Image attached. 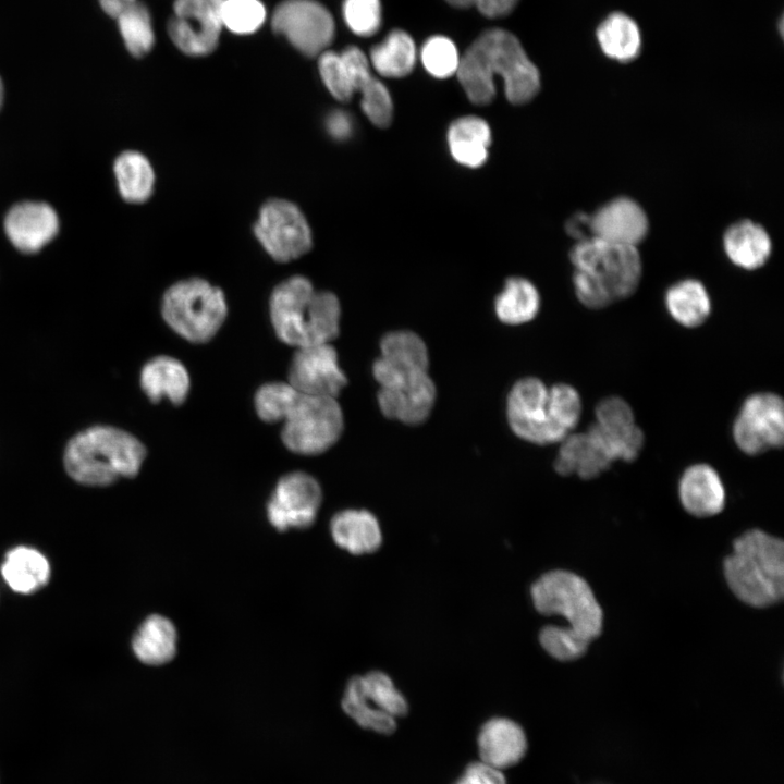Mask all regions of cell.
Here are the masks:
<instances>
[{"instance_id":"cell-1","label":"cell","mask_w":784,"mask_h":784,"mask_svg":"<svg viewBox=\"0 0 784 784\" xmlns=\"http://www.w3.org/2000/svg\"><path fill=\"white\" fill-rule=\"evenodd\" d=\"M456 76L477 106L493 100L495 76L502 78L505 96L513 105L532 100L541 85L539 71L519 40L501 28L486 30L469 46L460 59Z\"/></svg>"},{"instance_id":"cell-14","label":"cell","mask_w":784,"mask_h":784,"mask_svg":"<svg viewBox=\"0 0 784 784\" xmlns=\"http://www.w3.org/2000/svg\"><path fill=\"white\" fill-rule=\"evenodd\" d=\"M224 0H174L167 30L172 42L185 54L201 57L218 46L222 29Z\"/></svg>"},{"instance_id":"cell-6","label":"cell","mask_w":784,"mask_h":784,"mask_svg":"<svg viewBox=\"0 0 784 784\" xmlns=\"http://www.w3.org/2000/svg\"><path fill=\"white\" fill-rule=\"evenodd\" d=\"M146 449L130 432L112 426L88 427L68 442L63 465L76 482L106 487L118 479L135 477L143 465Z\"/></svg>"},{"instance_id":"cell-16","label":"cell","mask_w":784,"mask_h":784,"mask_svg":"<svg viewBox=\"0 0 784 784\" xmlns=\"http://www.w3.org/2000/svg\"><path fill=\"white\" fill-rule=\"evenodd\" d=\"M596 421L587 429L604 448L613 462H634L645 444L630 405L624 399L607 396L597 404Z\"/></svg>"},{"instance_id":"cell-26","label":"cell","mask_w":784,"mask_h":784,"mask_svg":"<svg viewBox=\"0 0 784 784\" xmlns=\"http://www.w3.org/2000/svg\"><path fill=\"white\" fill-rule=\"evenodd\" d=\"M333 541L352 554L376 551L382 542L379 523L366 510H344L336 513L330 523Z\"/></svg>"},{"instance_id":"cell-3","label":"cell","mask_w":784,"mask_h":784,"mask_svg":"<svg viewBox=\"0 0 784 784\" xmlns=\"http://www.w3.org/2000/svg\"><path fill=\"white\" fill-rule=\"evenodd\" d=\"M255 408L266 422L283 424L281 439L292 452L316 455L330 449L341 437L343 414L336 397L310 395L287 382L261 385Z\"/></svg>"},{"instance_id":"cell-33","label":"cell","mask_w":784,"mask_h":784,"mask_svg":"<svg viewBox=\"0 0 784 784\" xmlns=\"http://www.w3.org/2000/svg\"><path fill=\"white\" fill-rule=\"evenodd\" d=\"M113 171L121 197L131 204H142L154 192L155 172L149 160L136 150H125L114 160Z\"/></svg>"},{"instance_id":"cell-43","label":"cell","mask_w":784,"mask_h":784,"mask_svg":"<svg viewBox=\"0 0 784 784\" xmlns=\"http://www.w3.org/2000/svg\"><path fill=\"white\" fill-rule=\"evenodd\" d=\"M454 784H507L501 770L481 761L468 764Z\"/></svg>"},{"instance_id":"cell-48","label":"cell","mask_w":784,"mask_h":784,"mask_svg":"<svg viewBox=\"0 0 784 784\" xmlns=\"http://www.w3.org/2000/svg\"><path fill=\"white\" fill-rule=\"evenodd\" d=\"M3 99H4V85H3L2 78L0 77V109L3 105Z\"/></svg>"},{"instance_id":"cell-39","label":"cell","mask_w":784,"mask_h":784,"mask_svg":"<svg viewBox=\"0 0 784 784\" xmlns=\"http://www.w3.org/2000/svg\"><path fill=\"white\" fill-rule=\"evenodd\" d=\"M266 8L259 0H224L221 7L222 26L235 34H252L266 20Z\"/></svg>"},{"instance_id":"cell-10","label":"cell","mask_w":784,"mask_h":784,"mask_svg":"<svg viewBox=\"0 0 784 784\" xmlns=\"http://www.w3.org/2000/svg\"><path fill=\"white\" fill-rule=\"evenodd\" d=\"M254 233L268 255L279 262L305 255L313 245L307 219L295 204L285 199H270L261 206Z\"/></svg>"},{"instance_id":"cell-17","label":"cell","mask_w":784,"mask_h":784,"mask_svg":"<svg viewBox=\"0 0 784 784\" xmlns=\"http://www.w3.org/2000/svg\"><path fill=\"white\" fill-rule=\"evenodd\" d=\"M289 384L299 392L336 397L347 379L338 363L331 343L296 348L290 367Z\"/></svg>"},{"instance_id":"cell-41","label":"cell","mask_w":784,"mask_h":784,"mask_svg":"<svg viewBox=\"0 0 784 784\" xmlns=\"http://www.w3.org/2000/svg\"><path fill=\"white\" fill-rule=\"evenodd\" d=\"M342 11L347 27L357 36L370 37L381 26L380 0H344Z\"/></svg>"},{"instance_id":"cell-4","label":"cell","mask_w":784,"mask_h":784,"mask_svg":"<svg viewBox=\"0 0 784 784\" xmlns=\"http://www.w3.org/2000/svg\"><path fill=\"white\" fill-rule=\"evenodd\" d=\"M569 258L576 297L589 309H603L629 297L641 281L637 247L589 237L576 242Z\"/></svg>"},{"instance_id":"cell-21","label":"cell","mask_w":784,"mask_h":784,"mask_svg":"<svg viewBox=\"0 0 784 784\" xmlns=\"http://www.w3.org/2000/svg\"><path fill=\"white\" fill-rule=\"evenodd\" d=\"M477 745L480 761L501 771L517 764L528 748L523 727L502 716L492 718L481 726Z\"/></svg>"},{"instance_id":"cell-45","label":"cell","mask_w":784,"mask_h":784,"mask_svg":"<svg viewBox=\"0 0 784 784\" xmlns=\"http://www.w3.org/2000/svg\"><path fill=\"white\" fill-rule=\"evenodd\" d=\"M565 230L577 242L591 237L590 215L584 212L573 215L566 221Z\"/></svg>"},{"instance_id":"cell-34","label":"cell","mask_w":784,"mask_h":784,"mask_svg":"<svg viewBox=\"0 0 784 784\" xmlns=\"http://www.w3.org/2000/svg\"><path fill=\"white\" fill-rule=\"evenodd\" d=\"M370 65L384 77L400 78L408 75L416 63V47L406 32L394 29L369 54Z\"/></svg>"},{"instance_id":"cell-23","label":"cell","mask_w":784,"mask_h":784,"mask_svg":"<svg viewBox=\"0 0 784 784\" xmlns=\"http://www.w3.org/2000/svg\"><path fill=\"white\" fill-rule=\"evenodd\" d=\"M560 443L554 469L562 476L575 474L585 480L595 479L613 464L607 451L588 430L571 433Z\"/></svg>"},{"instance_id":"cell-40","label":"cell","mask_w":784,"mask_h":784,"mask_svg":"<svg viewBox=\"0 0 784 784\" xmlns=\"http://www.w3.org/2000/svg\"><path fill=\"white\" fill-rule=\"evenodd\" d=\"M360 107L368 120L378 127H387L393 118V101L385 85L371 76L359 89Z\"/></svg>"},{"instance_id":"cell-29","label":"cell","mask_w":784,"mask_h":784,"mask_svg":"<svg viewBox=\"0 0 784 784\" xmlns=\"http://www.w3.org/2000/svg\"><path fill=\"white\" fill-rule=\"evenodd\" d=\"M50 564L38 550L17 546L4 556L1 574L9 587L19 593H33L50 578Z\"/></svg>"},{"instance_id":"cell-31","label":"cell","mask_w":784,"mask_h":784,"mask_svg":"<svg viewBox=\"0 0 784 784\" xmlns=\"http://www.w3.org/2000/svg\"><path fill=\"white\" fill-rule=\"evenodd\" d=\"M664 303L672 319L685 328H697L711 314V299L706 286L696 279H684L665 292Z\"/></svg>"},{"instance_id":"cell-9","label":"cell","mask_w":784,"mask_h":784,"mask_svg":"<svg viewBox=\"0 0 784 784\" xmlns=\"http://www.w3.org/2000/svg\"><path fill=\"white\" fill-rule=\"evenodd\" d=\"M342 708L360 727L382 735L393 734L396 719L408 711V703L392 679L372 671L352 677L345 687Z\"/></svg>"},{"instance_id":"cell-13","label":"cell","mask_w":784,"mask_h":784,"mask_svg":"<svg viewBox=\"0 0 784 784\" xmlns=\"http://www.w3.org/2000/svg\"><path fill=\"white\" fill-rule=\"evenodd\" d=\"M506 414L513 432L525 441L543 445L564 440L550 417L549 388L538 378L527 377L514 383Z\"/></svg>"},{"instance_id":"cell-47","label":"cell","mask_w":784,"mask_h":784,"mask_svg":"<svg viewBox=\"0 0 784 784\" xmlns=\"http://www.w3.org/2000/svg\"><path fill=\"white\" fill-rule=\"evenodd\" d=\"M105 13L111 17H115L123 9L132 4L136 0H98Z\"/></svg>"},{"instance_id":"cell-44","label":"cell","mask_w":784,"mask_h":784,"mask_svg":"<svg viewBox=\"0 0 784 784\" xmlns=\"http://www.w3.org/2000/svg\"><path fill=\"white\" fill-rule=\"evenodd\" d=\"M457 8L475 7L487 17H501L509 14L518 0H445Z\"/></svg>"},{"instance_id":"cell-32","label":"cell","mask_w":784,"mask_h":784,"mask_svg":"<svg viewBox=\"0 0 784 784\" xmlns=\"http://www.w3.org/2000/svg\"><path fill=\"white\" fill-rule=\"evenodd\" d=\"M596 36L602 52L617 62H630L640 53L639 27L630 16L622 12L608 15L598 26Z\"/></svg>"},{"instance_id":"cell-15","label":"cell","mask_w":784,"mask_h":784,"mask_svg":"<svg viewBox=\"0 0 784 784\" xmlns=\"http://www.w3.org/2000/svg\"><path fill=\"white\" fill-rule=\"evenodd\" d=\"M322 501L319 482L304 471L281 477L266 506L270 525L278 531L306 529L318 514Z\"/></svg>"},{"instance_id":"cell-42","label":"cell","mask_w":784,"mask_h":784,"mask_svg":"<svg viewBox=\"0 0 784 784\" xmlns=\"http://www.w3.org/2000/svg\"><path fill=\"white\" fill-rule=\"evenodd\" d=\"M318 69L329 93L339 101H347L354 88L341 53L326 50L319 54Z\"/></svg>"},{"instance_id":"cell-35","label":"cell","mask_w":784,"mask_h":784,"mask_svg":"<svg viewBox=\"0 0 784 784\" xmlns=\"http://www.w3.org/2000/svg\"><path fill=\"white\" fill-rule=\"evenodd\" d=\"M540 294L525 278H510L495 297L494 309L500 321L522 324L532 320L540 309Z\"/></svg>"},{"instance_id":"cell-8","label":"cell","mask_w":784,"mask_h":784,"mask_svg":"<svg viewBox=\"0 0 784 784\" xmlns=\"http://www.w3.org/2000/svg\"><path fill=\"white\" fill-rule=\"evenodd\" d=\"M161 313L168 326L185 340L204 343L223 324L228 306L223 292L200 278L182 280L164 293Z\"/></svg>"},{"instance_id":"cell-30","label":"cell","mask_w":784,"mask_h":784,"mask_svg":"<svg viewBox=\"0 0 784 784\" xmlns=\"http://www.w3.org/2000/svg\"><path fill=\"white\" fill-rule=\"evenodd\" d=\"M381 355L375 362L396 373L428 371L429 356L425 342L412 331H392L380 342Z\"/></svg>"},{"instance_id":"cell-38","label":"cell","mask_w":784,"mask_h":784,"mask_svg":"<svg viewBox=\"0 0 784 784\" xmlns=\"http://www.w3.org/2000/svg\"><path fill=\"white\" fill-rule=\"evenodd\" d=\"M420 59L430 75L436 78H448L456 74L461 57L450 38L432 36L424 44Z\"/></svg>"},{"instance_id":"cell-19","label":"cell","mask_w":784,"mask_h":784,"mask_svg":"<svg viewBox=\"0 0 784 784\" xmlns=\"http://www.w3.org/2000/svg\"><path fill=\"white\" fill-rule=\"evenodd\" d=\"M591 237L637 247L647 236L649 220L634 199L622 196L603 204L590 215Z\"/></svg>"},{"instance_id":"cell-7","label":"cell","mask_w":784,"mask_h":784,"mask_svg":"<svg viewBox=\"0 0 784 784\" xmlns=\"http://www.w3.org/2000/svg\"><path fill=\"white\" fill-rule=\"evenodd\" d=\"M733 553L724 561V575L732 592L744 603L765 608L784 595V543L760 529L736 538Z\"/></svg>"},{"instance_id":"cell-2","label":"cell","mask_w":784,"mask_h":784,"mask_svg":"<svg viewBox=\"0 0 784 784\" xmlns=\"http://www.w3.org/2000/svg\"><path fill=\"white\" fill-rule=\"evenodd\" d=\"M531 598L539 613L558 614L568 622L567 626H546L539 634L543 649L560 661L584 656L602 632L601 607L587 581L572 572L555 569L543 574L534 583Z\"/></svg>"},{"instance_id":"cell-37","label":"cell","mask_w":784,"mask_h":784,"mask_svg":"<svg viewBox=\"0 0 784 784\" xmlns=\"http://www.w3.org/2000/svg\"><path fill=\"white\" fill-rule=\"evenodd\" d=\"M549 411L554 427L565 439L581 417L583 403L578 391L567 383L552 385L549 388Z\"/></svg>"},{"instance_id":"cell-12","label":"cell","mask_w":784,"mask_h":784,"mask_svg":"<svg viewBox=\"0 0 784 784\" xmlns=\"http://www.w3.org/2000/svg\"><path fill=\"white\" fill-rule=\"evenodd\" d=\"M272 28L307 57L327 50L334 37V20L316 0H284L272 14Z\"/></svg>"},{"instance_id":"cell-25","label":"cell","mask_w":784,"mask_h":784,"mask_svg":"<svg viewBox=\"0 0 784 784\" xmlns=\"http://www.w3.org/2000/svg\"><path fill=\"white\" fill-rule=\"evenodd\" d=\"M140 388L155 403L163 397L172 404H182L189 392L191 380L184 365L174 357L157 356L140 370Z\"/></svg>"},{"instance_id":"cell-20","label":"cell","mask_w":784,"mask_h":784,"mask_svg":"<svg viewBox=\"0 0 784 784\" xmlns=\"http://www.w3.org/2000/svg\"><path fill=\"white\" fill-rule=\"evenodd\" d=\"M377 399L385 417L417 425L427 419L433 407L436 385L428 372H421L391 387L380 388Z\"/></svg>"},{"instance_id":"cell-27","label":"cell","mask_w":784,"mask_h":784,"mask_svg":"<svg viewBox=\"0 0 784 784\" xmlns=\"http://www.w3.org/2000/svg\"><path fill=\"white\" fill-rule=\"evenodd\" d=\"M177 632L168 617L160 614L147 616L135 632L132 650L147 665L169 663L176 654Z\"/></svg>"},{"instance_id":"cell-24","label":"cell","mask_w":784,"mask_h":784,"mask_svg":"<svg viewBox=\"0 0 784 784\" xmlns=\"http://www.w3.org/2000/svg\"><path fill=\"white\" fill-rule=\"evenodd\" d=\"M723 248L735 266L745 270H757L769 260L772 242L762 225L746 219L733 223L725 230Z\"/></svg>"},{"instance_id":"cell-22","label":"cell","mask_w":784,"mask_h":784,"mask_svg":"<svg viewBox=\"0 0 784 784\" xmlns=\"http://www.w3.org/2000/svg\"><path fill=\"white\" fill-rule=\"evenodd\" d=\"M679 500L684 509L697 517L719 514L725 504V489L718 471L709 464L688 466L678 483Z\"/></svg>"},{"instance_id":"cell-5","label":"cell","mask_w":784,"mask_h":784,"mask_svg":"<svg viewBox=\"0 0 784 784\" xmlns=\"http://www.w3.org/2000/svg\"><path fill=\"white\" fill-rule=\"evenodd\" d=\"M270 317L278 338L295 348L331 343L340 332L341 306L328 291L294 275L281 282L270 296Z\"/></svg>"},{"instance_id":"cell-18","label":"cell","mask_w":784,"mask_h":784,"mask_svg":"<svg viewBox=\"0 0 784 784\" xmlns=\"http://www.w3.org/2000/svg\"><path fill=\"white\" fill-rule=\"evenodd\" d=\"M7 237L23 254H36L58 234L60 221L47 203L24 200L12 206L3 221Z\"/></svg>"},{"instance_id":"cell-46","label":"cell","mask_w":784,"mask_h":784,"mask_svg":"<svg viewBox=\"0 0 784 784\" xmlns=\"http://www.w3.org/2000/svg\"><path fill=\"white\" fill-rule=\"evenodd\" d=\"M328 131L336 139H345L352 133V121L343 111L332 112L327 120Z\"/></svg>"},{"instance_id":"cell-11","label":"cell","mask_w":784,"mask_h":784,"mask_svg":"<svg viewBox=\"0 0 784 784\" xmlns=\"http://www.w3.org/2000/svg\"><path fill=\"white\" fill-rule=\"evenodd\" d=\"M734 443L744 454L756 456L784 444V403L772 392L748 395L733 422Z\"/></svg>"},{"instance_id":"cell-36","label":"cell","mask_w":784,"mask_h":784,"mask_svg":"<svg viewBox=\"0 0 784 784\" xmlns=\"http://www.w3.org/2000/svg\"><path fill=\"white\" fill-rule=\"evenodd\" d=\"M114 19L124 45L132 56L142 58L150 52L155 45V33L150 12L143 2L136 0Z\"/></svg>"},{"instance_id":"cell-28","label":"cell","mask_w":784,"mask_h":784,"mask_svg":"<svg viewBox=\"0 0 784 784\" xmlns=\"http://www.w3.org/2000/svg\"><path fill=\"white\" fill-rule=\"evenodd\" d=\"M446 140L452 158L468 168H479L488 159L491 130L481 118L466 115L449 126Z\"/></svg>"}]
</instances>
